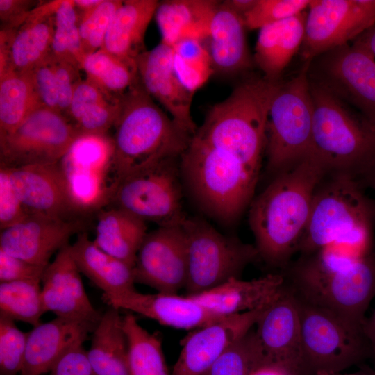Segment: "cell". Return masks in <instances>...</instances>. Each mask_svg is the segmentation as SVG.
I'll use <instances>...</instances> for the list:
<instances>
[{
	"mask_svg": "<svg viewBox=\"0 0 375 375\" xmlns=\"http://www.w3.org/2000/svg\"><path fill=\"white\" fill-rule=\"evenodd\" d=\"M306 16L304 11L259 29L253 60L267 79L280 81L282 72L300 50Z\"/></svg>",
	"mask_w": 375,
	"mask_h": 375,
	"instance_id": "484cf974",
	"label": "cell"
},
{
	"mask_svg": "<svg viewBox=\"0 0 375 375\" xmlns=\"http://www.w3.org/2000/svg\"><path fill=\"white\" fill-rule=\"evenodd\" d=\"M289 287L301 299L362 330L375 296V257L368 254L333 272L318 271L301 262L292 271Z\"/></svg>",
	"mask_w": 375,
	"mask_h": 375,
	"instance_id": "ba28073f",
	"label": "cell"
},
{
	"mask_svg": "<svg viewBox=\"0 0 375 375\" xmlns=\"http://www.w3.org/2000/svg\"><path fill=\"white\" fill-rule=\"evenodd\" d=\"M296 297L302 351L314 375L341 372L360 360L367 341L362 329L330 310Z\"/></svg>",
	"mask_w": 375,
	"mask_h": 375,
	"instance_id": "8fae6325",
	"label": "cell"
},
{
	"mask_svg": "<svg viewBox=\"0 0 375 375\" xmlns=\"http://www.w3.org/2000/svg\"><path fill=\"white\" fill-rule=\"evenodd\" d=\"M179 158H170L138 171L118 184L110 203L159 227L182 226L183 210Z\"/></svg>",
	"mask_w": 375,
	"mask_h": 375,
	"instance_id": "30bf717a",
	"label": "cell"
},
{
	"mask_svg": "<svg viewBox=\"0 0 375 375\" xmlns=\"http://www.w3.org/2000/svg\"><path fill=\"white\" fill-rule=\"evenodd\" d=\"M103 0H73L78 17L81 16L99 6Z\"/></svg>",
	"mask_w": 375,
	"mask_h": 375,
	"instance_id": "11a10c76",
	"label": "cell"
},
{
	"mask_svg": "<svg viewBox=\"0 0 375 375\" xmlns=\"http://www.w3.org/2000/svg\"><path fill=\"white\" fill-rule=\"evenodd\" d=\"M318 185L308 224L297 250L306 256L331 245L342 246L359 257L368 254L370 205L356 178L345 172H331Z\"/></svg>",
	"mask_w": 375,
	"mask_h": 375,
	"instance_id": "5b68a950",
	"label": "cell"
},
{
	"mask_svg": "<svg viewBox=\"0 0 375 375\" xmlns=\"http://www.w3.org/2000/svg\"><path fill=\"white\" fill-rule=\"evenodd\" d=\"M285 285L283 275L269 274L250 281L232 278L209 290L187 296L213 312L228 316L268 306Z\"/></svg>",
	"mask_w": 375,
	"mask_h": 375,
	"instance_id": "cb8c5ba5",
	"label": "cell"
},
{
	"mask_svg": "<svg viewBox=\"0 0 375 375\" xmlns=\"http://www.w3.org/2000/svg\"><path fill=\"white\" fill-rule=\"evenodd\" d=\"M103 301L117 310H125L178 329H197L223 317L188 296L158 292L144 294L135 289L117 294H102Z\"/></svg>",
	"mask_w": 375,
	"mask_h": 375,
	"instance_id": "44dd1931",
	"label": "cell"
},
{
	"mask_svg": "<svg viewBox=\"0 0 375 375\" xmlns=\"http://www.w3.org/2000/svg\"><path fill=\"white\" fill-rule=\"evenodd\" d=\"M302 60L316 57L349 44L375 24V0H310Z\"/></svg>",
	"mask_w": 375,
	"mask_h": 375,
	"instance_id": "5bb4252c",
	"label": "cell"
},
{
	"mask_svg": "<svg viewBox=\"0 0 375 375\" xmlns=\"http://www.w3.org/2000/svg\"><path fill=\"white\" fill-rule=\"evenodd\" d=\"M281 82L264 76L243 81L210 108L194 136L259 175L269 110Z\"/></svg>",
	"mask_w": 375,
	"mask_h": 375,
	"instance_id": "3957f363",
	"label": "cell"
},
{
	"mask_svg": "<svg viewBox=\"0 0 375 375\" xmlns=\"http://www.w3.org/2000/svg\"><path fill=\"white\" fill-rule=\"evenodd\" d=\"M135 283L158 292L176 294L188 278L187 238L182 226L158 227L147 233L138 252Z\"/></svg>",
	"mask_w": 375,
	"mask_h": 375,
	"instance_id": "9a60e30c",
	"label": "cell"
},
{
	"mask_svg": "<svg viewBox=\"0 0 375 375\" xmlns=\"http://www.w3.org/2000/svg\"><path fill=\"white\" fill-rule=\"evenodd\" d=\"M69 244L62 247L44 269L42 299L44 312L56 317L99 323L102 314L88 298L81 272L70 254Z\"/></svg>",
	"mask_w": 375,
	"mask_h": 375,
	"instance_id": "7402d4cb",
	"label": "cell"
},
{
	"mask_svg": "<svg viewBox=\"0 0 375 375\" xmlns=\"http://www.w3.org/2000/svg\"><path fill=\"white\" fill-rule=\"evenodd\" d=\"M254 331L229 347L203 375H249L263 356Z\"/></svg>",
	"mask_w": 375,
	"mask_h": 375,
	"instance_id": "b9f144b4",
	"label": "cell"
},
{
	"mask_svg": "<svg viewBox=\"0 0 375 375\" xmlns=\"http://www.w3.org/2000/svg\"><path fill=\"white\" fill-rule=\"evenodd\" d=\"M8 169L12 185L28 214L63 219H76L80 214L59 162Z\"/></svg>",
	"mask_w": 375,
	"mask_h": 375,
	"instance_id": "ffe728a7",
	"label": "cell"
},
{
	"mask_svg": "<svg viewBox=\"0 0 375 375\" xmlns=\"http://www.w3.org/2000/svg\"><path fill=\"white\" fill-rule=\"evenodd\" d=\"M245 25L226 2H219L212 17L209 51L214 74L233 76L249 69L253 60L248 49Z\"/></svg>",
	"mask_w": 375,
	"mask_h": 375,
	"instance_id": "d4e9b609",
	"label": "cell"
},
{
	"mask_svg": "<svg viewBox=\"0 0 375 375\" xmlns=\"http://www.w3.org/2000/svg\"><path fill=\"white\" fill-rule=\"evenodd\" d=\"M226 2L242 17L253 7L256 0H229Z\"/></svg>",
	"mask_w": 375,
	"mask_h": 375,
	"instance_id": "f5cc1de1",
	"label": "cell"
},
{
	"mask_svg": "<svg viewBox=\"0 0 375 375\" xmlns=\"http://www.w3.org/2000/svg\"><path fill=\"white\" fill-rule=\"evenodd\" d=\"M219 2L212 0H167L159 2L155 17L161 42L174 47L179 42L208 40Z\"/></svg>",
	"mask_w": 375,
	"mask_h": 375,
	"instance_id": "4316f807",
	"label": "cell"
},
{
	"mask_svg": "<svg viewBox=\"0 0 375 375\" xmlns=\"http://www.w3.org/2000/svg\"><path fill=\"white\" fill-rule=\"evenodd\" d=\"M120 110V98L108 96L81 78L75 85L67 118L81 134H108Z\"/></svg>",
	"mask_w": 375,
	"mask_h": 375,
	"instance_id": "836d02e7",
	"label": "cell"
},
{
	"mask_svg": "<svg viewBox=\"0 0 375 375\" xmlns=\"http://www.w3.org/2000/svg\"><path fill=\"white\" fill-rule=\"evenodd\" d=\"M354 40L362 44L375 57V24Z\"/></svg>",
	"mask_w": 375,
	"mask_h": 375,
	"instance_id": "816d5d0a",
	"label": "cell"
},
{
	"mask_svg": "<svg viewBox=\"0 0 375 375\" xmlns=\"http://www.w3.org/2000/svg\"><path fill=\"white\" fill-rule=\"evenodd\" d=\"M249 375H296L282 365L263 356L253 366Z\"/></svg>",
	"mask_w": 375,
	"mask_h": 375,
	"instance_id": "f907efd6",
	"label": "cell"
},
{
	"mask_svg": "<svg viewBox=\"0 0 375 375\" xmlns=\"http://www.w3.org/2000/svg\"><path fill=\"white\" fill-rule=\"evenodd\" d=\"M182 227L187 238V295L239 278L244 269L259 258L255 246L222 234L201 218L188 217Z\"/></svg>",
	"mask_w": 375,
	"mask_h": 375,
	"instance_id": "9c48e42d",
	"label": "cell"
},
{
	"mask_svg": "<svg viewBox=\"0 0 375 375\" xmlns=\"http://www.w3.org/2000/svg\"><path fill=\"white\" fill-rule=\"evenodd\" d=\"M47 267L12 256L0 249V282L41 280Z\"/></svg>",
	"mask_w": 375,
	"mask_h": 375,
	"instance_id": "7dc6e473",
	"label": "cell"
},
{
	"mask_svg": "<svg viewBox=\"0 0 375 375\" xmlns=\"http://www.w3.org/2000/svg\"><path fill=\"white\" fill-rule=\"evenodd\" d=\"M315 375H360L356 374H342L341 372L338 373H328V372H317Z\"/></svg>",
	"mask_w": 375,
	"mask_h": 375,
	"instance_id": "6f0895ef",
	"label": "cell"
},
{
	"mask_svg": "<svg viewBox=\"0 0 375 375\" xmlns=\"http://www.w3.org/2000/svg\"><path fill=\"white\" fill-rule=\"evenodd\" d=\"M326 174L324 166L310 153L278 174L252 200L249 223L259 258L267 264L282 267L297 250L315 192Z\"/></svg>",
	"mask_w": 375,
	"mask_h": 375,
	"instance_id": "6da1fadb",
	"label": "cell"
},
{
	"mask_svg": "<svg viewBox=\"0 0 375 375\" xmlns=\"http://www.w3.org/2000/svg\"><path fill=\"white\" fill-rule=\"evenodd\" d=\"M113 128L112 171L117 187L138 171L180 158L193 137L154 102L139 78L120 97Z\"/></svg>",
	"mask_w": 375,
	"mask_h": 375,
	"instance_id": "7a4b0ae2",
	"label": "cell"
},
{
	"mask_svg": "<svg viewBox=\"0 0 375 375\" xmlns=\"http://www.w3.org/2000/svg\"><path fill=\"white\" fill-rule=\"evenodd\" d=\"M94 243L110 255L134 267L140 247L147 234L146 222L122 208L98 210Z\"/></svg>",
	"mask_w": 375,
	"mask_h": 375,
	"instance_id": "4dcf8cb0",
	"label": "cell"
},
{
	"mask_svg": "<svg viewBox=\"0 0 375 375\" xmlns=\"http://www.w3.org/2000/svg\"><path fill=\"white\" fill-rule=\"evenodd\" d=\"M10 177L8 168L0 166V229L14 226L28 215Z\"/></svg>",
	"mask_w": 375,
	"mask_h": 375,
	"instance_id": "bcb514c9",
	"label": "cell"
},
{
	"mask_svg": "<svg viewBox=\"0 0 375 375\" xmlns=\"http://www.w3.org/2000/svg\"><path fill=\"white\" fill-rule=\"evenodd\" d=\"M313 102L311 153L328 174L345 172L355 178L375 159V125L359 119L347 104L310 82Z\"/></svg>",
	"mask_w": 375,
	"mask_h": 375,
	"instance_id": "8992f818",
	"label": "cell"
},
{
	"mask_svg": "<svg viewBox=\"0 0 375 375\" xmlns=\"http://www.w3.org/2000/svg\"><path fill=\"white\" fill-rule=\"evenodd\" d=\"M30 0H0L1 30H16L40 4Z\"/></svg>",
	"mask_w": 375,
	"mask_h": 375,
	"instance_id": "681fc988",
	"label": "cell"
},
{
	"mask_svg": "<svg viewBox=\"0 0 375 375\" xmlns=\"http://www.w3.org/2000/svg\"><path fill=\"white\" fill-rule=\"evenodd\" d=\"M183 188L218 223L236 222L252 201L258 174L194 135L179 158Z\"/></svg>",
	"mask_w": 375,
	"mask_h": 375,
	"instance_id": "277c9868",
	"label": "cell"
},
{
	"mask_svg": "<svg viewBox=\"0 0 375 375\" xmlns=\"http://www.w3.org/2000/svg\"><path fill=\"white\" fill-rule=\"evenodd\" d=\"M310 82L358 108L375 125V57L354 40L309 62Z\"/></svg>",
	"mask_w": 375,
	"mask_h": 375,
	"instance_id": "7c38bea8",
	"label": "cell"
},
{
	"mask_svg": "<svg viewBox=\"0 0 375 375\" xmlns=\"http://www.w3.org/2000/svg\"><path fill=\"white\" fill-rule=\"evenodd\" d=\"M140 81L170 117L194 136L198 129L191 113L194 93L181 83L173 66L172 47L160 42L135 60Z\"/></svg>",
	"mask_w": 375,
	"mask_h": 375,
	"instance_id": "d6986e66",
	"label": "cell"
},
{
	"mask_svg": "<svg viewBox=\"0 0 375 375\" xmlns=\"http://www.w3.org/2000/svg\"><path fill=\"white\" fill-rule=\"evenodd\" d=\"M362 333L367 341L375 349V310L369 318L365 319L362 326Z\"/></svg>",
	"mask_w": 375,
	"mask_h": 375,
	"instance_id": "db71d44e",
	"label": "cell"
},
{
	"mask_svg": "<svg viewBox=\"0 0 375 375\" xmlns=\"http://www.w3.org/2000/svg\"><path fill=\"white\" fill-rule=\"evenodd\" d=\"M310 3V0H256L242 19L246 28L260 29L304 12Z\"/></svg>",
	"mask_w": 375,
	"mask_h": 375,
	"instance_id": "f6af8a7d",
	"label": "cell"
},
{
	"mask_svg": "<svg viewBox=\"0 0 375 375\" xmlns=\"http://www.w3.org/2000/svg\"><path fill=\"white\" fill-rule=\"evenodd\" d=\"M309 62L280 85L272 99L267 124V169L276 175L311 153L313 102L308 76Z\"/></svg>",
	"mask_w": 375,
	"mask_h": 375,
	"instance_id": "52a82bcc",
	"label": "cell"
},
{
	"mask_svg": "<svg viewBox=\"0 0 375 375\" xmlns=\"http://www.w3.org/2000/svg\"><path fill=\"white\" fill-rule=\"evenodd\" d=\"M123 1L103 0L90 12L78 17V31L86 55L101 49L112 19Z\"/></svg>",
	"mask_w": 375,
	"mask_h": 375,
	"instance_id": "7bdbcfd3",
	"label": "cell"
},
{
	"mask_svg": "<svg viewBox=\"0 0 375 375\" xmlns=\"http://www.w3.org/2000/svg\"><path fill=\"white\" fill-rule=\"evenodd\" d=\"M123 327L128 340L130 375H172L158 334L144 329L131 312L123 316Z\"/></svg>",
	"mask_w": 375,
	"mask_h": 375,
	"instance_id": "74e56055",
	"label": "cell"
},
{
	"mask_svg": "<svg viewBox=\"0 0 375 375\" xmlns=\"http://www.w3.org/2000/svg\"><path fill=\"white\" fill-rule=\"evenodd\" d=\"M79 219H63L29 214L24 220L1 231L0 249L29 262L47 267L55 252L72 236L84 232Z\"/></svg>",
	"mask_w": 375,
	"mask_h": 375,
	"instance_id": "ac0fdd59",
	"label": "cell"
},
{
	"mask_svg": "<svg viewBox=\"0 0 375 375\" xmlns=\"http://www.w3.org/2000/svg\"><path fill=\"white\" fill-rule=\"evenodd\" d=\"M41 280H24L0 283V314L14 321L39 325L45 312Z\"/></svg>",
	"mask_w": 375,
	"mask_h": 375,
	"instance_id": "f35d334b",
	"label": "cell"
},
{
	"mask_svg": "<svg viewBox=\"0 0 375 375\" xmlns=\"http://www.w3.org/2000/svg\"><path fill=\"white\" fill-rule=\"evenodd\" d=\"M159 1L126 0L115 13L101 49L125 60L135 62L144 52V36Z\"/></svg>",
	"mask_w": 375,
	"mask_h": 375,
	"instance_id": "f546056e",
	"label": "cell"
},
{
	"mask_svg": "<svg viewBox=\"0 0 375 375\" xmlns=\"http://www.w3.org/2000/svg\"><path fill=\"white\" fill-rule=\"evenodd\" d=\"M69 249L81 273L103 294H117L135 289L133 267L100 249L86 232L78 234Z\"/></svg>",
	"mask_w": 375,
	"mask_h": 375,
	"instance_id": "83f0119b",
	"label": "cell"
},
{
	"mask_svg": "<svg viewBox=\"0 0 375 375\" xmlns=\"http://www.w3.org/2000/svg\"><path fill=\"white\" fill-rule=\"evenodd\" d=\"M375 188V159L360 174Z\"/></svg>",
	"mask_w": 375,
	"mask_h": 375,
	"instance_id": "9f6ffc18",
	"label": "cell"
},
{
	"mask_svg": "<svg viewBox=\"0 0 375 375\" xmlns=\"http://www.w3.org/2000/svg\"><path fill=\"white\" fill-rule=\"evenodd\" d=\"M59 2L40 3L15 31L10 47L12 71L30 72L51 52Z\"/></svg>",
	"mask_w": 375,
	"mask_h": 375,
	"instance_id": "f1b7e54d",
	"label": "cell"
},
{
	"mask_svg": "<svg viewBox=\"0 0 375 375\" xmlns=\"http://www.w3.org/2000/svg\"><path fill=\"white\" fill-rule=\"evenodd\" d=\"M28 333L19 330L15 321L0 314V374H20L26 347Z\"/></svg>",
	"mask_w": 375,
	"mask_h": 375,
	"instance_id": "ee69618b",
	"label": "cell"
},
{
	"mask_svg": "<svg viewBox=\"0 0 375 375\" xmlns=\"http://www.w3.org/2000/svg\"><path fill=\"white\" fill-rule=\"evenodd\" d=\"M52 53L82 70L85 56L78 31V15L72 0H62L56 11Z\"/></svg>",
	"mask_w": 375,
	"mask_h": 375,
	"instance_id": "60d3db41",
	"label": "cell"
},
{
	"mask_svg": "<svg viewBox=\"0 0 375 375\" xmlns=\"http://www.w3.org/2000/svg\"><path fill=\"white\" fill-rule=\"evenodd\" d=\"M50 375H97L83 345L65 353L53 365Z\"/></svg>",
	"mask_w": 375,
	"mask_h": 375,
	"instance_id": "c3c4849f",
	"label": "cell"
},
{
	"mask_svg": "<svg viewBox=\"0 0 375 375\" xmlns=\"http://www.w3.org/2000/svg\"><path fill=\"white\" fill-rule=\"evenodd\" d=\"M112 138L81 134L59 162L66 176L101 181L116 188L113 176Z\"/></svg>",
	"mask_w": 375,
	"mask_h": 375,
	"instance_id": "d6a6232c",
	"label": "cell"
},
{
	"mask_svg": "<svg viewBox=\"0 0 375 375\" xmlns=\"http://www.w3.org/2000/svg\"><path fill=\"white\" fill-rule=\"evenodd\" d=\"M97 324L56 317L33 327L28 332L20 375H42L50 372L65 353L83 345Z\"/></svg>",
	"mask_w": 375,
	"mask_h": 375,
	"instance_id": "603a6c76",
	"label": "cell"
},
{
	"mask_svg": "<svg viewBox=\"0 0 375 375\" xmlns=\"http://www.w3.org/2000/svg\"><path fill=\"white\" fill-rule=\"evenodd\" d=\"M42 106L31 71H12L0 78V135L12 131Z\"/></svg>",
	"mask_w": 375,
	"mask_h": 375,
	"instance_id": "d590c367",
	"label": "cell"
},
{
	"mask_svg": "<svg viewBox=\"0 0 375 375\" xmlns=\"http://www.w3.org/2000/svg\"><path fill=\"white\" fill-rule=\"evenodd\" d=\"M88 356L97 375H130L128 345L119 310L110 307L92 333Z\"/></svg>",
	"mask_w": 375,
	"mask_h": 375,
	"instance_id": "1f68e13d",
	"label": "cell"
},
{
	"mask_svg": "<svg viewBox=\"0 0 375 375\" xmlns=\"http://www.w3.org/2000/svg\"><path fill=\"white\" fill-rule=\"evenodd\" d=\"M82 70L88 81L117 99L139 78L135 62L122 59L103 49L85 56Z\"/></svg>",
	"mask_w": 375,
	"mask_h": 375,
	"instance_id": "8d00e7d4",
	"label": "cell"
},
{
	"mask_svg": "<svg viewBox=\"0 0 375 375\" xmlns=\"http://www.w3.org/2000/svg\"><path fill=\"white\" fill-rule=\"evenodd\" d=\"M267 307L225 316L194 330L183 341L171 374L203 375L229 347L251 331Z\"/></svg>",
	"mask_w": 375,
	"mask_h": 375,
	"instance_id": "e0dca14e",
	"label": "cell"
},
{
	"mask_svg": "<svg viewBox=\"0 0 375 375\" xmlns=\"http://www.w3.org/2000/svg\"><path fill=\"white\" fill-rule=\"evenodd\" d=\"M80 135L64 115L42 106L12 131L0 135V166L58 163Z\"/></svg>",
	"mask_w": 375,
	"mask_h": 375,
	"instance_id": "4fadbf2b",
	"label": "cell"
},
{
	"mask_svg": "<svg viewBox=\"0 0 375 375\" xmlns=\"http://www.w3.org/2000/svg\"><path fill=\"white\" fill-rule=\"evenodd\" d=\"M173 66L183 85L194 93L214 74L208 48L203 42L186 40L174 47Z\"/></svg>",
	"mask_w": 375,
	"mask_h": 375,
	"instance_id": "ab89813d",
	"label": "cell"
},
{
	"mask_svg": "<svg viewBox=\"0 0 375 375\" xmlns=\"http://www.w3.org/2000/svg\"><path fill=\"white\" fill-rule=\"evenodd\" d=\"M80 70L51 51L31 71L42 104L67 117Z\"/></svg>",
	"mask_w": 375,
	"mask_h": 375,
	"instance_id": "e575fe53",
	"label": "cell"
},
{
	"mask_svg": "<svg viewBox=\"0 0 375 375\" xmlns=\"http://www.w3.org/2000/svg\"><path fill=\"white\" fill-rule=\"evenodd\" d=\"M254 335L264 356L296 375H314L303 353L299 305L285 283L279 295L265 308L256 324Z\"/></svg>",
	"mask_w": 375,
	"mask_h": 375,
	"instance_id": "2e32d148",
	"label": "cell"
}]
</instances>
